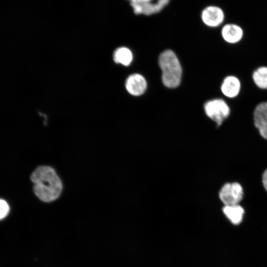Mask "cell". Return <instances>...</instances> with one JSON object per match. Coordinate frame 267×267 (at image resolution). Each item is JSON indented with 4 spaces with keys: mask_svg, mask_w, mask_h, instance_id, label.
<instances>
[{
    "mask_svg": "<svg viewBox=\"0 0 267 267\" xmlns=\"http://www.w3.org/2000/svg\"><path fill=\"white\" fill-rule=\"evenodd\" d=\"M33 192L42 202L50 203L58 200L63 190L62 180L52 166H38L30 175Z\"/></svg>",
    "mask_w": 267,
    "mask_h": 267,
    "instance_id": "cell-1",
    "label": "cell"
},
{
    "mask_svg": "<svg viewBox=\"0 0 267 267\" xmlns=\"http://www.w3.org/2000/svg\"><path fill=\"white\" fill-rule=\"evenodd\" d=\"M158 63L164 85L171 89L178 87L181 82L182 68L175 52L170 49L164 51L159 57Z\"/></svg>",
    "mask_w": 267,
    "mask_h": 267,
    "instance_id": "cell-2",
    "label": "cell"
},
{
    "mask_svg": "<svg viewBox=\"0 0 267 267\" xmlns=\"http://www.w3.org/2000/svg\"><path fill=\"white\" fill-rule=\"evenodd\" d=\"M204 109L207 117L218 127L227 119L231 112L228 103L224 99L219 98L207 101L204 104Z\"/></svg>",
    "mask_w": 267,
    "mask_h": 267,
    "instance_id": "cell-3",
    "label": "cell"
},
{
    "mask_svg": "<svg viewBox=\"0 0 267 267\" xmlns=\"http://www.w3.org/2000/svg\"><path fill=\"white\" fill-rule=\"evenodd\" d=\"M136 15L150 16L162 11L171 0H127Z\"/></svg>",
    "mask_w": 267,
    "mask_h": 267,
    "instance_id": "cell-4",
    "label": "cell"
},
{
    "mask_svg": "<svg viewBox=\"0 0 267 267\" xmlns=\"http://www.w3.org/2000/svg\"><path fill=\"white\" fill-rule=\"evenodd\" d=\"M218 196L223 205L239 204L243 198V188L237 182H226L220 189Z\"/></svg>",
    "mask_w": 267,
    "mask_h": 267,
    "instance_id": "cell-5",
    "label": "cell"
},
{
    "mask_svg": "<svg viewBox=\"0 0 267 267\" xmlns=\"http://www.w3.org/2000/svg\"><path fill=\"white\" fill-rule=\"evenodd\" d=\"M201 19L203 23L210 28H217L223 23L225 13L219 6L210 5L205 7L201 12Z\"/></svg>",
    "mask_w": 267,
    "mask_h": 267,
    "instance_id": "cell-6",
    "label": "cell"
},
{
    "mask_svg": "<svg viewBox=\"0 0 267 267\" xmlns=\"http://www.w3.org/2000/svg\"><path fill=\"white\" fill-rule=\"evenodd\" d=\"M253 121L260 135L267 140V101L256 105L253 112Z\"/></svg>",
    "mask_w": 267,
    "mask_h": 267,
    "instance_id": "cell-7",
    "label": "cell"
},
{
    "mask_svg": "<svg viewBox=\"0 0 267 267\" xmlns=\"http://www.w3.org/2000/svg\"><path fill=\"white\" fill-rule=\"evenodd\" d=\"M221 36L223 40L230 44L240 42L244 37V30L238 24L233 23H226L221 29Z\"/></svg>",
    "mask_w": 267,
    "mask_h": 267,
    "instance_id": "cell-8",
    "label": "cell"
},
{
    "mask_svg": "<svg viewBox=\"0 0 267 267\" xmlns=\"http://www.w3.org/2000/svg\"><path fill=\"white\" fill-rule=\"evenodd\" d=\"M147 86L145 78L138 73L130 75L125 82V87L128 92L135 96L143 94L147 89Z\"/></svg>",
    "mask_w": 267,
    "mask_h": 267,
    "instance_id": "cell-9",
    "label": "cell"
},
{
    "mask_svg": "<svg viewBox=\"0 0 267 267\" xmlns=\"http://www.w3.org/2000/svg\"><path fill=\"white\" fill-rule=\"evenodd\" d=\"M241 89V83L238 77L230 75L226 76L221 85V91L222 94L230 99L237 97Z\"/></svg>",
    "mask_w": 267,
    "mask_h": 267,
    "instance_id": "cell-10",
    "label": "cell"
},
{
    "mask_svg": "<svg viewBox=\"0 0 267 267\" xmlns=\"http://www.w3.org/2000/svg\"><path fill=\"white\" fill-rule=\"evenodd\" d=\"M222 212L229 221L234 225H238L243 221L245 210L239 204L225 205Z\"/></svg>",
    "mask_w": 267,
    "mask_h": 267,
    "instance_id": "cell-11",
    "label": "cell"
},
{
    "mask_svg": "<svg viewBox=\"0 0 267 267\" xmlns=\"http://www.w3.org/2000/svg\"><path fill=\"white\" fill-rule=\"evenodd\" d=\"M252 79L259 89L267 90V66H261L256 68L252 74Z\"/></svg>",
    "mask_w": 267,
    "mask_h": 267,
    "instance_id": "cell-12",
    "label": "cell"
},
{
    "mask_svg": "<svg viewBox=\"0 0 267 267\" xmlns=\"http://www.w3.org/2000/svg\"><path fill=\"white\" fill-rule=\"evenodd\" d=\"M133 59L132 51L126 47L118 48L114 52L113 59L116 63L128 66L132 63Z\"/></svg>",
    "mask_w": 267,
    "mask_h": 267,
    "instance_id": "cell-13",
    "label": "cell"
},
{
    "mask_svg": "<svg viewBox=\"0 0 267 267\" xmlns=\"http://www.w3.org/2000/svg\"><path fill=\"white\" fill-rule=\"evenodd\" d=\"M9 206L6 201L0 199V220L5 218L9 212Z\"/></svg>",
    "mask_w": 267,
    "mask_h": 267,
    "instance_id": "cell-14",
    "label": "cell"
},
{
    "mask_svg": "<svg viewBox=\"0 0 267 267\" xmlns=\"http://www.w3.org/2000/svg\"><path fill=\"white\" fill-rule=\"evenodd\" d=\"M263 185L267 192V168L264 171L262 176Z\"/></svg>",
    "mask_w": 267,
    "mask_h": 267,
    "instance_id": "cell-15",
    "label": "cell"
}]
</instances>
